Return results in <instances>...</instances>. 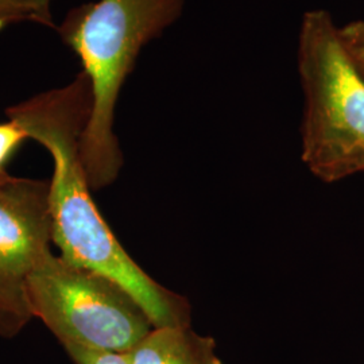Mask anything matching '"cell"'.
Returning <instances> with one entry per match:
<instances>
[{
    "instance_id": "obj_1",
    "label": "cell",
    "mask_w": 364,
    "mask_h": 364,
    "mask_svg": "<svg viewBox=\"0 0 364 364\" xmlns=\"http://www.w3.org/2000/svg\"><path fill=\"white\" fill-rule=\"evenodd\" d=\"M91 109V82L81 72L65 87L43 92L6 111L9 120L52 156L49 209L53 245L63 258L103 274L123 287L154 328L188 326L178 297L134 262L92 200L81 161V138Z\"/></svg>"
},
{
    "instance_id": "obj_11",
    "label": "cell",
    "mask_w": 364,
    "mask_h": 364,
    "mask_svg": "<svg viewBox=\"0 0 364 364\" xmlns=\"http://www.w3.org/2000/svg\"><path fill=\"white\" fill-rule=\"evenodd\" d=\"M348 49H350V53H351L352 60L355 63V66L358 68L359 73L364 78V46H348Z\"/></svg>"
},
{
    "instance_id": "obj_8",
    "label": "cell",
    "mask_w": 364,
    "mask_h": 364,
    "mask_svg": "<svg viewBox=\"0 0 364 364\" xmlns=\"http://www.w3.org/2000/svg\"><path fill=\"white\" fill-rule=\"evenodd\" d=\"M63 348L75 364H129L124 353L95 351L73 344H64Z\"/></svg>"
},
{
    "instance_id": "obj_2",
    "label": "cell",
    "mask_w": 364,
    "mask_h": 364,
    "mask_svg": "<svg viewBox=\"0 0 364 364\" xmlns=\"http://www.w3.org/2000/svg\"><path fill=\"white\" fill-rule=\"evenodd\" d=\"M185 0H99L68 15L60 33L91 82L92 109L81 138L91 189L117 180L123 156L114 132L117 99L144 45L177 22Z\"/></svg>"
},
{
    "instance_id": "obj_6",
    "label": "cell",
    "mask_w": 364,
    "mask_h": 364,
    "mask_svg": "<svg viewBox=\"0 0 364 364\" xmlns=\"http://www.w3.org/2000/svg\"><path fill=\"white\" fill-rule=\"evenodd\" d=\"M124 356L129 364H223L215 340L188 326L153 328Z\"/></svg>"
},
{
    "instance_id": "obj_7",
    "label": "cell",
    "mask_w": 364,
    "mask_h": 364,
    "mask_svg": "<svg viewBox=\"0 0 364 364\" xmlns=\"http://www.w3.org/2000/svg\"><path fill=\"white\" fill-rule=\"evenodd\" d=\"M22 22L54 26L52 0H0V31Z\"/></svg>"
},
{
    "instance_id": "obj_4",
    "label": "cell",
    "mask_w": 364,
    "mask_h": 364,
    "mask_svg": "<svg viewBox=\"0 0 364 364\" xmlns=\"http://www.w3.org/2000/svg\"><path fill=\"white\" fill-rule=\"evenodd\" d=\"M27 294L34 318L61 346L127 353L154 328L123 287L52 250L31 274Z\"/></svg>"
},
{
    "instance_id": "obj_5",
    "label": "cell",
    "mask_w": 364,
    "mask_h": 364,
    "mask_svg": "<svg viewBox=\"0 0 364 364\" xmlns=\"http://www.w3.org/2000/svg\"><path fill=\"white\" fill-rule=\"evenodd\" d=\"M52 243L49 182L0 173V338L34 318L27 285Z\"/></svg>"
},
{
    "instance_id": "obj_9",
    "label": "cell",
    "mask_w": 364,
    "mask_h": 364,
    "mask_svg": "<svg viewBox=\"0 0 364 364\" xmlns=\"http://www.w3.org/2000/svg\"><path fill=\"white\" fill-rule=\"evenodd\" d=\"M25 139L26 134L13 120L0 123V173L4 171L6 162Z\"/></svg>"
},
{
    "instance_id": "obj_10",
    "label": "cell",
    "mask_w": 364,
    "mask_h": 364,
    "mask_svg": "<svg viewBox=\"0 0 364 364\" xmlns=\"http://www.w3.org/2000/svg\"><path fill=\"white\" fill-rule=\"evenodd\" d=\"M340 36L348 46H364V21H355L340 27Z\"/></svg>"
},
{
    "instance_id": "obj_3",
    "label": "cell",
    "mask_w": 364,
    "mask_h": 364,
    "mask_svg": "<svg viewBox=\"0 0 364 364\" xmlns=\"http://www.w3.org/2000/svg\"><path fill=\"white\" fill-rule=\"evenodd\" d=\"M299 73L302 161L324 182L364 173V78L326 10L302 16Z\"/></svg>"
}]
</instances>
